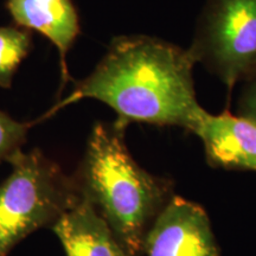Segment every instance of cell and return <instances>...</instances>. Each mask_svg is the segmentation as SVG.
Instances as JSON below:
<instances>
[{"label":"cell","mask_w":256,"mask_h":256,"mask_svg":"<svg viewBox=\"0 0 256 256\" xmlns=\"http://www.w3.org/2000/svg\"><path fill=\"white\" fill-rule=\"evenodd\" d=\"M194 63L188 50L159 38L115 37L94 72L40 120L82 98H95L115 110L121 127L140 122L192 133L206 112L196 98Z\"/></svg>","instance_id":"cell-1"},{"label":"cell","mask_w":256,"mask_h":256,"mask_svg":"<svg viewBox=\"0 0 256 256\" xmlns=\"http://www.w3.org/2000/svg\"><path fill=\"white\" fill-rule=\"evenodd\" d=\"M126 128L96 124L76 176L83 196L127 256H140L147 232L172 197L171 183L144 170L124 142Z\"/></svg>","instance_id":"cell-2"},{"label":"cell","mask_w":256,"mask_h":256,"mask_svg":"<svg viewBox=\"0 0 256 256\" xmlns=\"http://www.w3.org/2000/svg\"><path fill=\"white\" fill-rule=\"evenodd\" d=\"M6 160L12 171L0 184V256L36 230L51 228L83 197L78 178L40 150L19 148Z\"/></svg>","instance_id":"cell-3"},{"label":"cell","mask_w":256,"mask_h":256,"mask_svg":"<svg viewBox=\"0 0 256 256\" xmlns=\"http://www.w3.org/2000/svg\"><path fill=\"white\" fill-rule=\"evenodd\" d=\"M188 52L229 90L256 74V0H209Z\"/></svg>","instance_id":"cell-4"},{"label":"cell","mask_w":256,"mask_h":256,"mask_svg":"<svg viewBox=\"0 0 256 256\" xmlns=\"http://www.w3.org/2000/svg\"><path fill=\"white\" fill-rule=\"evenodd\" d=\"M146 256H220L209 216L200 204L172 196L144 243Z\"/></svg>","instance_id":"cell-5"},{"label":"cell","mask_w":256,"mask_h":256,"mask_svg":"<svg viewBox=\"0 0 256 256\" xmlns=\"http://www.w3.org/2000/svg\"><path fill=\"white\" fill-rule=\"evenodd\" d=\"M192 133L203 142L209 164L256 171V124L250 120L206 110Z\"/></svg>","instance_id":"cell-6"},{"label":"cell","mask_w":256,"mask_h":256,"mask_svg":"<svg viewBox=\"0 0 256 256\" xmlns=\"http://www.w3.org/2000/svg\"><path fill=\"white\" fill-rule=\"evenodd\" d=\"M6 8L19 28L38 31L57 48L62 86L66 84L70 78L66 55L81 32L72 0H8Z\"/></svg>","instance_id":"cell-7"},{"label":"cell","mask_w":256,"mask_h":256,"mask_svg":"<svg viewBox=\"0 0 256 256\" xmlns=\"http://www.w3.org/2000/svg\"><path fill=\"white\" fill-rule=\"evenodd\" d=\"M51 229L62 243L66 256H127L108 224L86 196Z\"/></svg>","instance_id":"cell-8"},{"label":"cell","mask_w":256,"mask_h":256,"mask_svg":"<svg viewBox=\"0 0 256 256\" xmlns=\"http://www.w3.org/2000/svg\"><path fill=\"white\" fill-rule=\"evenodd\" d=\"M32 48L30 30L0 26V87L10 88L18 66Z\"/></svg>","instance_id":"cell-9"},{"label":"cell","mask_w":256,"mask_h":256,"mask_svg":"<svg viewBox=\"0 0 256 256\" xmlns=\"http://www.w3.org/2000/svg\"><path fill=\"white\" fill-rule=\"evenodd\" d=\"M30 124L19 122L0 110V162L20 148L26 140Z\"/></svg>","instance_id":"cell-10"},{"label":"cell","mask_w":256,"mask_h":256,"mask_svg":"<svg viewBox=\"0 0 256 256\" xmlns=\"http://www.w3.org/2000/svg\"><path fill=\"white\" fill-rule=\"evenodd\" d=\"M238 104L240 116L246 118L256 124V74L244 81Z\"/></svg>","instance_id":"cell-11"}]
</instances>
